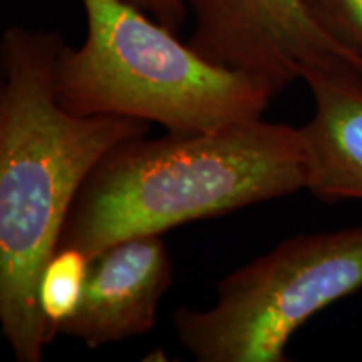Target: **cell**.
<instances>
[{
	"label": "cell",
	"mask_w": 362,
	"mask_h": 362,
	"mask_svg": "<svg viewBox=\"0 0 362 362\" xmlns=\"http://www.w3.org/2000/svg\"><path fill=\"white\" fill-rule=\"evenodd\" d=\"M64 45L59 33L22 25L0 42V324L19 362H40L52 342L39 284L84 181L112 148L149 128L66 111L56 94Z\"/></svg>",
	"instance_id": "6da1fadb"
},
{
	"label": "cell",
	"mask_w": 362,
	"mask_h": 362,
	"mask_svg": "<svg viewBox=\"0 0 362 362\" xmlns=\"http://www.w3.org/2000/svg\"><path fill=\"white\" fill-rule=\"evenodd\" d=\"M300 129L262 117L112 148L72 205L57 248L90 260L117 242L305 189Z\"/></svg>",
	"instance_id": "7a4b0ae2"
},
{
	"label": "cell",
	"mask_w": 362,
	"mask_h": 362,
	"mask_svg": "<svg viewBox=\"0 0 362 362\" xmlns=\"http://www.w3.org/2000/svg\"><path fill=\"white\" fill-rule=\"evenodd\" d=\"M81 2L86 39L62 47L56 69L57 101L72 115L200 133L259 119L275 98L259 81L206 61L131 4Z\"/></svg>",
	"instance_id": "3957f363"
},
{
	"label": "cell",
	"mask_w": 362,
	"mask_h": 362,
	"mask_svg": "<svg viewBox=\"0 0 362 362\" xmlns=\"http://www.w3.org/2000/svg\"><path fill=\"white\" fill-rule=\"evenodd\" d=\"M361 288L362 226L296 235L221 279L211 307L176 309V336L198 362H285L307 320Z\"/></svg>",
	"instance_id": "277c9868"
},
{
	"label": "cell",
	"mask_w": 362,
	"mask_h": 362,
	"mask_svg": "<svg viewBox=\"0 0 362 362\" xmlns=\"http://www.w3.org/2000/svg\"><path fill=\"white\" fill-rule=\"evenodd\" d=\"M188 44L206 61L259 81L277 96L293 81L344 59L362 64L320 29L304 0H187Z\"/></svg>",
	"instance_id": "5b68a950"
},
{
	"label": "cell",
	"mask_w": 362,
	"mask_h": 362,
	"mask_svg": "<svg viewBox=\"0 0 362 362\" xmlns=\"http://www.w3.org/2000/svg\"><path fill=\"white\" fill-rule=\"evenodd\" d=\"M173 284V264L161 235L133 237L90 260L79 310L59 334L89 349L141 336L156 325L158 305Z\"/></svg>",
	"instance_id": "8992f818"
},
{
	"label": "cell",
	"mask_w": 362,
	"mask_h": 362,
	"mask_svg": "<svg viewBox=\"0 0 362 362\" xmlns=\"http://www.w3.org/2000/svg\"><path fill=\"white\" fill-rule=\"evenodd\" d=\"M304 81L315 106L312 119L298 128L305 189L324 203L362 200V72L339 59Z\"/></svg>",
	"instance_id": "52a82bcc"
},
{
	"label": "cell",
	"mask_w": 362,
	"mask_h": 362,
	"mask_svg": "<svg viewBox=\"0 0 362 362\" xmlns=\"http://www.w3.org/2000/svg\"><path fill=\"white\" fill-rule=\"evenodd\" d=\"M90 259L78 248H57L39 284V305L51 337L79 310L89 279Z\"/></svg>",
	"instance_id": "ba28073f"
},
{
	"label": "cell",
	"mask_w": 362,
	"mask_h": 362,
	"mask_svg": "<svg viewBox=\"0 0 362 362\" xmlns=\"http://www.w3.org/2000/svg\"><path fill=\"white\" fill-rule=\"evenodd\" d=\"M320 29L362 64V0H304Z\"/></svg>",
	"instance_id": "9c48e42d"
},
{
	"label": "cell",
	"mask_w": 362,
	"mask_h": 362,
	"mask_svg": "<svg viewBox=\"0 0 362 362\" xmlns=\"http://www.w3.org/2000/svg\"><path fill=\"white\" fill-rule=\"evenodd\" d=\"M123 2L148 13L175 34H178L185 25L189 12L187 0H123Z\"/></svg>",
	"instance_id": "30bf717a"
}]
</instances>
